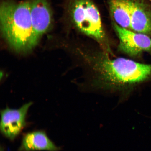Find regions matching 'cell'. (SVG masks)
I'll use <instances>...</instances> for the list:
<instances>
[{
    "label": "cell",
    "mask_w": 151,
    "mask_h": 151,
    "mask_svg": "<svg viewBox=\"0 0 151 151\" xmlns=\"http://www.w3.org/2000/svg\"><path fill=\"white\" fill-rule=\"evenodd\" d=\"M86 53L87 65L95 76L98 88L113 91L129 90L151 77V65L124 58L112 59L105 52Z\"/></svg>",
    "instance_id": "6da1fadb"
},
{
    "label": "cell",
    "mask_w": 151,
    "mask_h": 151,
    "mask_svg": "<svg viewBox=\"0 0 151 151\" xmlns=\"http://www.w3.org/2000/svg\"><path fill=\"white\" fill-rule=\"evenodd\" d=\"M0 22L4 36L16 51L27 52L36 46L39 39L32 25L29 0H2Z\"/></svg>",
    "instance_id": "7a4b0ae2"
},
{
    "label": "cell",
    "mask_w": 151,
    "mask_h": 151,
    "mask_svg": "<svg viewBox=\"0 0 151 151\" xmlns=\"http://www.w3.org/2000/svg\"><path fill=\"white\" fill-rule=\"evenodd\" d=\"M67 10L79 31L97 41L104 51L111 52L99 11L92 0H69Z\"/></svg>",
    "instance_id": "3957f363"
},
{
    "label": "cell",
    "mask_w": 151,
    "mask_h": 151,
    "mask_svg": "<svg viewBox=\"0 0 151 151\" xmlns=\"http://www.w3.org/2000/svg\"><path fill=\"white\" fill-rule=\"evenodd\" d=\"M112 24L119 39L118 48L121 52L132 57L151 52L150 37L121 27L114 22Z\"/></svg>",
    "instance_id": "277c9868"
},
{
    "label": "cell",
    "mask_w": 151,
    "mask_h": 151,
    "mask_svg": "<svg viewBox=\"0 0 151 151\" xmlns=\"http://www.w3.org/2000/svg\"><path fill=\"white\" fill-rule=\"evenodd\" d=\"M32 104H24L17 109L7 107L1 111L0 129L3 135L13 140L19 134L26 126V115Z\"/></svg>",
    "instance_id": "5b68a950"
},
{
    "label": "cell",
    "mask_w": 151,
    "mask_h": 151,
    "mask_svg": "<svg viewBox=\"0 0 151 151\" xmlns=\"http://www.w3.org/2000/svg\"><path fill=\"white\" fill-rule=\"evenodd\" d=\"M131 29L151 37V3L149 0H130Z\"/></svg>",
    "instance_id": "8992f818"
},
{
    "label": "cell",
    "mask_w": 151,
    "mask_h": 151,
    "mask_svg": "<svg viewBox=\"0 0 151 151\" xmlns=\"http://www.w3.org/2000/svg\"><path fill=\"white\" fill-rule=\"evenodd\" d=\"M33 31L40 38L50 27L53 13L49 0H29Z\"/></svg>",
    "instance_id": "52a82bcc"
},
{
    "label": "cell",
    "mask_w": 151,
    "mask_h": 151,
    "mask_svg": "<svg viewBox=\"0 0 151 151\" xmlns=\"http://www.w3.org/2000/svg\"><path fill=\"white\" fill-rule=\"evenodd\" d=\"M60 149L49 138L45 132L37 131L24 135L19 151H58Z\"/></svg>",
    "instance_id": "ba28073f"
},
{
    "label": "cell",
    "mask_w": 151,
    "mask_h": 151,
    "mask_svg": "<svg viewBox=\"0 0 151 151\" xmlns=\"http://www.w3.org/2000/svg\"><path fill=\"white\" fill-rule=\"evenodd\" d=\"M108 3L114 22L121 27L131 29L130 0H108Z\"/></svg>",
    "instance_id": "9c48e42d"
},
{
    "label": "cell",
    "mask_w": 151,
    "mask_h": 151,
    "mask_svg": "<svg viewBox=\"0 0 151 151\" xmlns=\"http://www.w3.org/2000/svg\"><path fill=\"white\" fill-rule=\"evenodd\" d=\"M149 1H150L151 3V0H149Z\"/></svg>",
    "instance_id": "30bf717a"
}]
</instances>
